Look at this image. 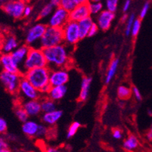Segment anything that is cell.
I'll return each mask as SVG.
<instances>
[{
    "label": "cell",
    "instance_id": "6da1fadb",
    "mask_svg": "<svg viewBox=\"0 0 152 152\" xmlns=\"http://www.w3.org/2000/svg\"><path fill=\"white\" fill-rule=\"evenodd\" d=\"M68 48L69 47L63 43L42 49L47 62V67L50 70L67 68V66L70 62Z\"/></svg>",
    "mask_w": 152,
    "mask_h": 152
},
{
    "label": "cell",
    "instance_id": "7a4b0ae2",
    "mask_svg": "<svg viewBox=\"0 0 152 152\" xmlns=\"http://www.w3.org/2000/svg\"><path fill=\"white\" fill-rule=\"evenodd\" d=\"M51 70L48 67H39L30 70L23 74L35 89L42 95H46L51 88L49 84V75Z\"/></svg>",
    "mask_w": 152,
    "mask_h": 152
},
{
    "label": "cell",
    "instance_id": "3957f363",
    "mask_svg": "<svg viewBox=\"0 0 152 152\" xmlns=\"http://www.w3.org/2000/svg\"><path fill=\"white\" fill-rule=\"evenodd\" d=\"M44 67H47V62L42 49L39 47H30L27 58L20 68V74L23 75L30 70Z\"/></svg>",
    "mask_w": 152,
    "mask_h": 152
},
{
    "label": "cell",
    "instance_id": "277c9868",
    "mask_svg": "<svg viewBox=\"0 0 152 152\" xmlns=\"http://www.w3.org/2000/svg\"><path fill=\"white\" fill-rule=\"evenodd\" d=\"M64 43V36L62 28L47 26L46 30L39 41L38 47L44 49Z\"/></svg>",
    "mask_w": 152,
    "mask_h": 152
},
{
    "label": "cell",
    "instance_id": "5b68a950",
    "mask_svg": "<svg viewBox=\"0 0 152 152\" xmlns=\"http://www.w3.org/2000/svg\"><path fill=\"white\" fill-rule=\"evenodd\" d=\"M47 24L43 23H36L27 29L25 34V44L29 47H38L39 41L42 39Z\"/></svg>",
    "mask_w": 152,
    "mask_h": 152
},
{
    "label": "cell",
    "instance_id": "8992f818",
    "mask_svg": "<svg viewBox=\"0 0 152 152\" xmlns=\"http://www.w3.org/2000/svg\"><path fill=\"white\" fill-rule=\"evenodd\" d=\"M64 36V44L67 47L74 46L81 40L77 22L69 20L62 27Z\"/></svg>",
    "mask_w": 152,
    "mask_h": 152
},
{
    "label": "cell",
    "instance_id": "52a82bcc",
    "mask_svg": "<svg viewBox=\"0 0 152 152\" xmlns=\"http://www.w3.org/2000/svg\"><path fill=\"white\" fill-rule=\"evenodd\" d=\"M22 77L21 74H13L2 70L0 73V82L7 92L12 95H17L19 83Z\"/></svg>",
    "mask_w": 152,
    "mask_h": 152
},
{
    "label": "cell",
    "instance_id": "ba28073f",
    "mask_svg": "<svg viewBox=\"0 0 152 152\" xmlns=\"http://www.w3.org/2000/svg\"><path fill=\"white\" fill-rule=\"evenodd\" d=\"M20 97L26 100H38L42 98V94L30 84L25 77H22L19 83L18 92Z\"/></svg>",
    "mask_w": 152,
    "mask_h": 152
},
{
    "label": "cell",
    "instance_id": "9c48e42d",
    "mask_svg": "<svg viewBox=\"0 0 152 152\" xmlns=\"http://www.w3.org/2000/svg\"><path fill=\"white\" fill-rule=\"evenodd\" d=\"M26 4L23 0H11L2 5V9L7 15L14 19L23 17V10Z\"/></svg>",
    "mask_w": 152,
    "mask_h": 152
},
{
    "label": "cell",
    "instance_id": "30bf717a",
    "mask_svg": "<svg viewBox=\"0 0 152 152\" xmlns=\"http://www.w3.org/2000/svg\"><path fill=\"white\" fill-rule=\"evenodd\" d=\"M69 20V12L62 9L61 7H58L55 9L54 12L50 15L47 26L62 28Z\"/></svg>",
    "mask_w": 152,
    "mask_h": 152
},
{
    "label": "cell",
    "instance_id": "8fae6325",
    "mask_svg": "<svg viewBox=\"0 0 152 152\" xmlns=\"http://www.w3.org/2000/svg\"><path fill=\"white\" fill-rule=\"evenodd\" d=\"M70 80V74L67 68H56L51 70L49 84L52 86L67 85Z\"/></svg>",
    "mask_w": 152,
    "mask_h": 152
},
{
    "label": "cell",
    "instance_id": "7c38bea8",
    "mask_svg": "<svg viewBox=\"0 0 152 152\" xmlns=\"http://www.w3.org/2000/svg\"><path fill=\"white\" fill-rule=\"evenodd\" d=\"M115 18V13L110 12L107 10H103L96 16V24L99 30L107 31L110 28L112 22Z\"/></svg>",
    "mask_w": 152,
    "mask_h": 152
},
{
    "label": "cell",
    "instance_id": "4fadbf2b",
    "mask_svg": "<svg viewBox=\"0 0 152 152\" xmlns=\"http://www.w3.org/2000/svg\"><path fill=\"white\" fill-rule=\"evenodd\" d=\"M0 66L4 71L13 74H20V67L14 61L11 54H0Z\"/></svg>",
    "mask_w": 152,
    "mask_h": 152
},
{
    "label": "cell",
    "instance_id": "5bb4252c",
    "mask_svg": "<svg viewBox=\"0 0 152 152\" xmlns=\"http://www.w3.org/2000/svg\"><path fill=\"white\" fill-rule=\"evenodd\" d=\"M89 17H91V15L88 3L77 5L75 9L69 13V19H70V20L77 22V23Z\"/></svg>",
    "mask_w": 152,
    "mask_h": 152
},
{
    "label": "cell",
    "instance_id": "9a60e30c",
    "mask_svg": "<svg viewBox=\"0 0 152 152\" xmlns=\"http://www.w3.org/2000/svg\"><path fill=\"white\" fill-rule=\"evenodd\" d=\"M20 104L27 112L29 117H37L42 114L40 99L23 101Z\"/></svg>",
    "mask_w": 152,
    "mask_h": 152
},
{
    "label": "cell",
    "instance_id": "2e32d148",
    "mask_svg": "<svg viewBox=\"0 0 152 152\" xmlns=\"http://www.w3.org/2000/svg\"><path fill=\"white\" fill-rule=\"evenodd\" d=\"M64 112L61 110H55L49 113L42 114L41 121L48 127H52L60 121L63 117Z\"/></svg>",
    "mask_w": 152,
    "mask_h": 152
},
{
    "label": "cell",
    "instance_id": "e0dca14e",
    "mask_svg": "<svg viewBox=\"0 0 152 152\" xmlns=\"http://www.w3.org/2000/svg\"><path fill=\"white\" fill-rule=\"evenodd\" d=\"M29 50H30V47L26 44H23L19 45L17 49L11 53L13 61L20 68L27 58Z\"/></svg>",
    "mask_w": 152,
    "mask_h": 152
},
{
    "label": "cell",
    "instance_id": "ac0fdd59",
    "mask_svg": "<svg viewBox=\"0 0 152 152\" xmlns=\"http://www.w3.org/2000/svg\"><path fill=\"white\" fill-rule=\"evenodd\" d=\"M92 83V78L91 77L85 76V77H83L80 83V93H79L78 96L79 102H84L87 100V99L89 97Z\"/></svg>",
    "mask_w": 152,
    "mask_h": 152
},
{
    "label": "cell",
    "instance_id": "d6986e66",
    "mask_svg": "<svg viewBox=\"0 0 152 152\" xmlns=\"http://www.w3.org/2000/svg\"><path fill=\"white\" fill-rule=\"evenodd\" d=\"M67 92V86H52L47 93V97H49L54 102H58L61 100Z\"/></svg>",
    "mask_w": 152,
    "mask_h": 152
},
{
    "label": "cell",
    "instance_id": "ffe728a7",
    "mask_svg": "<svg viewBox=\"0 0 152 152\" xmlns=\"http://www.w3.org/2000/svg\"><path fill=\"white\" fill-rule=\"evenodd\" d=\"M2 53L11 54L19 46L17 38L12 35H9L2 41Z\"/></svg>",
    "mask_w": 152,
    "mask_h": 152
},
{
    "label": "cell",
    "instance_id": "44dd1931",
    "mask_svg": "<svg viewBox=\"0 0 152 152\" xmlns=\"http://www.w3.org/2000/svg\"><path fill=\"white\" fill-rule=\"evenodd\" d=\"M39 125V124L37 123L36 121L28 120L26 122L23 123L21 126L22 132L24 135L28 137H36L37 130H38Z\"/></svg>",
    "mask_w": 152,
    "mask_h": 152
},
{
    "label": "cell",
    "instance_id": "7402d4cb",
    "mask_svg": "<svg viewBox=\"0 0 152 152\" xmlns=\"http://www.w3.org/2000/svg\"><path fill=\"white\" fill-rule=\"evenodd\" d=\"M94 23L95 21L92 17L86 18L78 22L79 32H80L81 39H83L88 37L89 30Z\"/></svg>",
    "mask_w": 152,
    "mask_h": 152
},
{
    "label": "cell",
    "instance_id": "603a6c76",
    "mask_svg": "<svg viewBox=\"0 0 152 152\" xmlns=\"http://www.w3.org/2000/svg\"><path fill=\"white\" fill-rule=\"evenodd\" d=\"M119 64H120V59L118 58H114L112 59L110 64H109L108 68H107L105 77H104V83L107 85L114 79L116 74H117Z\"/></svg>",
    "mask_w": 152,
    "mask_h": 152
},
{
    "label": "cell",
    "instance_id": "cb8c5ba5",
    "mask_svg": "<svg viewBox=\"0 0 152 152\" xmlns=\"http://www.w3.org/2000/svg\"><path fill=\"white\" fill-rule=\"evenodd\" d=\"M41 109H42V114L45 113H49V112L54 111L57 110V104L56 102H54L51 99L47 96H44L43 98L40 99Z\"/></svg>",
    "mask_w": 152,
    "mask_h": 152
},
{
    "label": "cell",
    "instance_id": "d4e9b609",
    "mask_svg": "<svg viewBox=\"0 0 152 152\" xmlns=\"http://www.w3.org/2000/svg\"><path fill=\"white\" fill-rule=\"evenodd\" d=\"M123 146H124V149L131 151H133L135 148H137V147L139 146V140L135 135H129L124 142Z\"/></svg>",
    "mask_w": 152,
    "mask_h": 152
},
{
    "label": "cell",
    "instance_id": "484cf974",
    "mask_svg": "<svg viewBox=\"0 0 152 152\" xmlns=\"http://www.w3.org/2000/svg\"><path fill=\"white\" fill-rule=\"evenodd\" d=\"M117 97L121 100L125 101L129 99L132 95V89L126 85H121L117 88Z\"/></svg>",
    "mask_w": 152,
    "mask_h": 152
},
{
    "label": "cell",
    "instance_id": "4316f807",
    "mask_svg": "<svg viewBox=\"0 0 152 152\" xmlns=\"http://www.w3.org/2000/svg\"><path fill=\"white\" fill-rule=\"evenodd\" d=\"M88 5L91 16H97L104 10V5L102 2H89Z\"/></svg>",
    "mask_w": 152,
    "mask_h": 152
},
{
    "label": "cell",
    "instance_id": "83f0119b",
    "mask_svg": "<svg viewBox=\"0 0 152 152\" xmlns=\"http://www.w3.org/2000/svg\"><path fill=\"white\" fill-rule=\"evenodd\" d=\"M15 116H16V117L18 118V120L20 122H21L22 124L26 122V121L29 120L28 114H27V112L25 111V110L23 108L21 104L15 106Z\"/></svg>",
    "mask_w": 152,
    "mask_h": 152
},
{
    "label": "cell",
    "instance_id": "f1b7e54d",
    "mask_svg": "<svg viewBox=\"0 0 152 152\" xmlns=\"http://www.w3.org/2000/svg\"><path fill=\"white\" fill-rule=\"evenodd\" d=\"M54 10H55V8L50 3L46 4V5L42 7V9H41L39 13L38 18L44 19L50 17V15H52Z\"/></svg>",
    "mask_w": 152,
    "mask_h": 152
},
{
    "label": "cell",
    "instance_id": "f546056e",
    "mask_svg": "<svg viewBox=\"0 0 152 152\" xmlns=\"http://www.w3.org/2000/svg\"><path fill=\"white\" fill-rule=\"evenodd\" d=\"M81 126H82V124L79 121H74V122L72 123L69 126L68 129H67V139H71L72 137H74L77 131L79 130V129L81 127Z\"/></svg>",
    "mask_w": 152,
    "mask_h": 152
},
{
    "label": "cell",
    "instance_id": "4dcf8cb0",
    "mask_svg": "<svg viewBox=\"0 0 152 152\" xmlns=\"http://www.w3.org/2000/svg\"><path fill=\"white\" fill-rule=\"evenodd\" d=\"M77 6V4L75 2V0H61L60 5V7H61L62 9L66 10L69 13L74 10Z\"/></svg>",
    "mask_w": 152,
    "mask_h": 152
},
{
    "label": "cell",
    "instance_id": "1f68e13d",
    "mask_svg": "<svg viewBox=\"0 0 152 152\" xmlns=\"http://www.w3.org/2000/svg\"><path fill=\"white\" fill-rule=\"evenodd\" d=\"M135 20V16L134 14H131L129 16L128 19L126 20V28L124 32L126 37H129L131 35V30H132V27L133 25V23Z\"/></svg>",
    "mask_w": 152,
    "mask_h": 152
},
{
    "label": "cell",
    "instance_id": "d6a6232c",
    "mask_svg": "<svg viewBox=\"0 0 152 152\" xmlns=\"http://www.w3.org/2000/svg\"><path fill=\"white\" fill-rule=\"evenodd\" d=\"M141 27H142V20L139 18H135L133 25L132 27V30H131V36L133 38L137 37V36L139 35L141 30Z\"/></svg>",
    "mask_w": 152,
    "mask_h": 152
},
{
    "label": "cell",
    "instance_id": "836d02e7",
    "mask_svg": "<svg viewBox=\"0 0 152 152\" xmlns=\"http://www.w3.org/2000/svg\"><path fill=\"white\" fill-rule=\"evenodd\" d=\"M119 0H105L106 10L115 13L118 8Z\"/></svg>",
    "mask_w": 152,
    "mask_h": 152
},
{
    "label": "cell",
    "instance_id": "e575fe53",
    "mask_svg": "<svg viewBox=\"0 0 152 152\" xmlns=\"http://www.w3.org/2000/svg\"><path fill=\"white\" fill-rule=\"evenodd\" d=\"M49 127H48L47 126H45L43 124H39V125L38 130H37V135H36V137L39 138V139H41V138L45 137L48 133H49Z\"/></svg>",
    "mask_w": 152,
    "mask_h": 152
},
{
    "label": "cell",
    "instance_id": "d590c367",
    "mask_svg": "<svg viewBox=\"0 0 152 152\" xmlns=\"http://www.w3.org/2000/svg\"><path fill=\"white\" fill-rule=\"evenodd\" d=\"M149 9H150V2H149V1H147V2H145L144 3L143 6H142V9H141L140 11V13H139V19H140V20H142V19L145 18Z\"/></svg>",
    "mask_w": 152,
    "mask_h": 152
},
{
    "label": "cell",
    "instance_id": "8d00e7d4",
    "mask_svg": "<svg viewBox=\"0 0 152 152\" xmlns=\"http://www.w3.org/2000/svg\"><path fill=\"white\" fill-rule=\"evenodd\" d=\"M131 89H132V95H133L134 98L138 102H141L142 100V95L139 89L136 86H132Z\"/></svg>",
    "mask_w": 152,
    "mask_h": 152
},
{
    "label": "cell",
    "instance_id": "74e56055",
    "mask_svg": "<svg viewBox=\"0 0 152 152\" xmlns=\"http://www.w3.org/2000/svg\"><path fill=\"white\" fill-rule=\"evenodd\" d=\"M8 129V124L7 121L2 117H0V135L4 134Z\"/></svg>",
    "mask_w": 152,
    "mask_h": 152
},
{
    "label": "cell",
    "instance_id": "f35d334b",
    "mask_svg": "<svg viewBox=\"0 0 152 152\" xmlns=\"http://www.w3.org/2000/svg\"><path fill=\"white\" fill-rule=\"evenodd\" d=\"M112 137L116 140H120L123 138V132L120 129H114L112 131Z\"/></svg>",
    "mask_w": 152,
    "mask_h": 152
},
{
    "label": "cell",
    "instance_id": "ab89813d",
    "mask_svg": "<svg viewBox=\"0 0 152 152\" xmlns=\"http://www.w3.org/2000/svg\"><path fill=\"white\" fill-rule=\"evenodd\" d=\"M99 30V27H98L97 24H96V23H95H95L92 24V27H91L90 30H89V34H88V37H95V36L98 34Z\"/></svg>",
    "mask_w": 152,
    "mask_h": 152
},
{
    "label": "cell",
    "instance_id": "60d3db41",
    "mask_svg": "<svg viewBox=\"0 0 152 152\" xmlns=\"http://www.w3.org/2000/svg\"><path fill=\"white\" fill-rule=\"evenodd\" d=\"M32 13V8L30 5H26L23 10V17H29Z\"/></svg>",
    "mask_w": 152,
    "mask_h": 152
},
{
    "label": "cell",
    "instance_id": "b9f144b4",
    "mask_svg": "<svg viewBox=\"0 0 152 152\" xmlns=\"http://www.w3.org/2000/svg\"><path fill=\"white\" fill-rule=\"evenodd\" d=\"M131 6V0H126L123 6V12H126Z\"/></svg>",
    "mask_w": 152,
    "mask_h": 152
},
{
    "label": "cell",
    "instance_id": "7bdbcfd3",
    "mask_svg": "<svg viewBox=\"0 0 152 152\" xmlns=\"http://www.w3.org/2000/svg\"><path fill=\"white\" fill-rule=\"evenodd\" d=\"M5 148H8V144L3 138L0 137V151Z\"/></svg>",
    "mask_w": 152,
    "mask_h": 152
},
{
    "label": "cell",
    "instance_id": "ee69618b",
    "mask_svg": "<svg viewBox=\"0 0 152 152\" xmlns=\"http://www.w3.org/2000/svg\"><path fill=\"white\" fill-rule=\"evenodd\" d=\"M61 2V0H50V2H49V3H50L55 9H56V8L60 7Z\"/></svg>",
    "mask_w": 152,
    "mask_h": 152
},
{
    "label": "cell",
    "instance_id": "f6af8a7d",
    "mask_svg": "<svg viewBox=\"0 0 152 152\" xmlns=\"http://www.w3.org/2000/svg\"><path fill=\"white\" fill-rule=\"evenodd\" d=\"M46 152H61L58 148H56L54 147H48L45 150Z\"/></svg>",
    "mask_w": 152,
    "mask_h": 152
},
{
    "label": "cell",
    "instance_id": "bcb514c9",
    "mask_svg": "<svg viewBox=\"0 0 152 152\" xmlns=\"http://www.w3.org/2000/svg\"><path fill=\"white\" fill-rule=\"evenodd\" d=\"M147 138L149 139V140L152 141V123L151 124V126H150V129H149L148 132L147 133Z\"/></svg>",
    "mask_w": 152,
    "mask_h": 152
},
{
    "label": "cell",
    "instance_id": "7dc6e473",
    "mask_svg": "<svg viewBox=\"0 0 152 152\" xmlns=\"http://www.w3.org/2000/svg\"><path fill=\"white\" fill-rule=\"evenodd\" d=\"M77 5H81V4H86L89 2V0H75Z\"/></svg>",
    "mask_w": 152,
    "mask_h": 152
},
{
    "label": "cell",
    "instance_id": "c3c4849f",
    "mask_svg": "<svg viewBox=\"0 0 152 152\" xmlns=\"http://www.w3.org/2000/svg\"><path fill=\"white\" fill-rule=\"evenodd\" d=\"M128 18H129V16H128L127 15H124V16H123V18H122V19H121V20H122V22H126Z\"/></svg>",
    "mask_w": 152,
    "mask_h": 152
},
{
    "label": "cell",
    "instance_id": "681fc988",
    "mask_svg": "<svg viewBox=\"0 0 152 152\" xmlns=\"http://www.w3.org/2000/svg\"><path fill=\"white\" fill-rule=\"evenodd\" d=\"M148 114L149 116H151V117H152V110H151V109H148Z\"/></svg>",
    "mask_w": 152,
    "mask_h": 152
},
{
    "label": "cell",
    "instance_id": "f907efd6",
    "mask_svg": "<svg viewBox=\"0 0 152 152\" xmlns=\"http://www.w3.org/2000/svg\"><path fill=\"white\" fill-rule=\"evenodd\" d=\"M2 40H0V54H2Z\"/></svg>",
    "mask_w": 152,
    "mask_h": 152
},
{
    "label": "cell",
    "instance_id": "816d5d0a",
    "mask_svg": "<svg viewBox=\"0 0 152 152\" xmlns=\"http://www.w3.org/2000/svg\"><path fill=\"white\" fill-rule=\"evenodd\" d=\"M0 152H11V151L8 148H5V149H3V150H2Z\"/></svg>",
    "mask_w": 152,
    "mask_h": 152
},
{
    "label": "cell",
    "instance_id": "f5cc1de1",
    "mask_svg": "<svg viewBox=\"0 0 152 152\" xmlns=\"http://www.w3.org/2000/svg\"><path fill=\"white\" fill-rule=\"evenodd\" d=\"M102 0H89V2H102Z\"/></svg>",
    "mask_w": 152,
    "mask_h": 152
},
{
    "label": "cell",
    "instance_id": "db71d44e",
    "mask_svg": "<svg viewBox=\"0 0 152 152\" xmlns=\"http://www.w3.org/2000/svg\"><path fill=\"white\" fill-rule=\"evenodd\" d=\"M0 3L1 4H5V0H0Z\"/></svg>",
    "mask_w": 152,
    "mask_h": 152
}]
</instances>
